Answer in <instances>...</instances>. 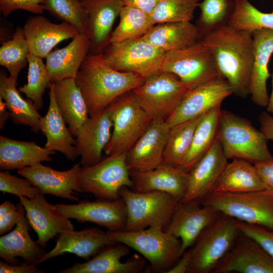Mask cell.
I'll return each instance as SVG.
<instances>
[{
	"instance_id": "6da1fadb",
	"label": "cell",
	"mask_w": 273,
	"mask_h": 273,
	"mask_svg": "<svg viewBox=\"0 0 273 273\" xmlns=\"http://www.w3.org/2000/svg\"><path fill=\"white\" fill-rule=\"evenodd\" d=\"M201 40L212 53L233 94L239 97L247 98L250 95L254 60L252 32L226 24L209 33Z\"/></svg>"
},
{
	"instance_id": "7a4b0ae2",
	"label": "cell",
	"mask_w": 273,
	"mask_h": 273,
	"mask_svg": "<svg viewBox=\"0 0 273 273\" xmlns=\"http://www.w3.org/2000/svg\"><path fill=\"white\" fill-rule=\"evenodd\" d=\"M145 78L115 70L104 61L102 54L88 53L74 79L85 100L89 117L105 109L123 94L141 85Z\"/></svg>"
},
{
	"instance_id": "3957f363",
	"label": "cell",
	"mask_w": 273,
	"mask_h": 273,
	"mask_svg": "<svg viewBox=\"0 0 273 273\" xmlns=\"http://www.w3.org/2000/svg\"><path fill=\"white\" fill-rule=\"evenodd\" d=\"M216 139L228 159H243L254 164L273 157L262 132L249 120L228 110H221Z\"/></svg>"
},
{
	"instance_id": "277c9868",
	"label": "cell",
	"mask_w": 273,
	"mask_h": 273,
	"mask_svg": "<svg viewBox=\"0 0 273 273\" xmlns=\"http://www.w3.org/2000/svg\"><path fill=\"white\" fill-rule=\"evenodd\" d=\"M109 238L141 254L157 272L167 273L181 257V241L159 227L128 231H107Z\"/></svg>"
},
{
	"instance_id": "5b68a950",
	"label": "cell",
	"mask_w": 273,
	"mask_h": 273,
	"mask_svg": "<svg viewBox=\"0 0 273 273\" xmlns=\"http://www.w3.org/2000/svg\"><path fill=\"white\" fill-rule=\"evenodd\" d=\"M201 203L238 221L273 230V192L265 189L241 193L212 192Z\"/></svg>"
},
{
	"instance_id": "8992f818",
	"label": "cell",
	"mask_w": 273,
	"mask_h": 273,
	"mask_svg": "<svg viewBox=\"0 0 273 273\" xmlns=\"http://www.w3.org/2000/svg\"><path fill=\"white\" fill-rule=\"evenodd\" d=\"M107 108L113 126L104 152L107 156L126 154L145 132L152 119L140 106L132 90L119 97Z\"/></svg>"
},
{
	"instance_id": "52a82bcc",
	"label": "cell",
	"mask_w": 273,
	"mask_h": 273,
	"mask_svg": "<svg viewBox=\"0 0 273 273\" xmlns=\"http://www.w3.org/2000/svg\"><path fill=\"white\" fill-rule=\"evenodd\" d=\"M119 196L126 208L124 230L136 231L149 227L162 229L170 221L179 203L172 196L162 192H136L122 187Z\"/></svg>"
},
{
	"instance_id": "ba28073f",
	"label": "cell",
	"mask_w": 273,
	"mask_h": 273,
	"mask_svg": "<svg viewBox=\"0 0 273 273\" xmlns=\"http://www.w3.org/2000/svg\"><path fill=\"white\" fill-rule=\"evenodd\" d=\"M237 221L222 214L202 231L191 248L192 261L188 273L212 272L240 234Z\"/></svg>"
},
{
	"instance_id": "9c48e42d",
	"label": "cell",
	"mask_w": 273,
	"mask_h": 273,
	"mask_svg": "<svg viewBox=\"0 0 273 273\" xmlns=\"http://www.w3.org/2000/svg\"><path fill=\"white\" fill-rule=\"evenodd\" d=\"M161 71L174 74L190 89L224 78L212 53L201 40L165 53Z\"/></svg>"
},
{
	"instance_id": "30bf717a",
	"label": "cell",
	"mask_w": 273,
	"mask_h": 273,
	"mask_svg": "<svg viewBox=\"0 0 273 273\" xmlns=\"http://www.w3.org/2000/svg\"><path fill=\"white\" fill-rule=\"evenodd\" d=\"M190 89L174 74L161 70L146 77L132 92L152 120L166 121Z\"/></svg>"
},
{
	"instance_id": "8fae6325",
	"label": "cell",
	"mask_w": 273,
	"mask_h": 273,
	"mask_svg": "<svg viewBox=\"0 0 273 273\" xmlns=\"http://www.w3.org/2000/svg\"><path fill=\"white\" fill-rule=\"evenodd\" d=\"M126 154L108 155L93 165L82 167L78 177L82 192L90 193L97 199L114 200L120 198L122 187L131 189Z\"/></svg>"
},
{
	"instance_id": "7c38bea8",
	"label": "cell",
	"mask_w": 273,
	"mask_h": 273,
	"mask_svg": "<svg viewBox=\"0 0 273 273\" xmlns=\"http://www.w3.org/2000/svg\"><path fill=\"white\" fill-rule=\"evenodd\" d=\"M165 54L141 37L110 43L102 56L104 62L113 69L146 78L161 70Z\"/></svg>"
},
{
	"instance_id": "4fadbf2b",
	"label": "cell",
	"mask_w": 273,
	"mask_h": 273,
	"mask_svg": "<svg viewBox=\"0 0 273 273\" xmlns=\"http://www.w3.org/2000/svg\"><path fill=\"white\" fill-rule=\"evenodd\" d=\"M221 214L215 208L199 201H180L164 230L180 239L183 255L192 247L202 231Z\"/></svg>"
},
{
	"instance_id": "5bb4252c",
	"label": "cell",
	"mask_w": 273,
	"mask_h": 273,
	"mask_svg": "<svg viewBox=\"0 0 273 273\" xmlns=\"http://www.w3.org/2000/svg\"><path fill=\"white\" fill-rule=\"evenodd\" d=\"M233 94L231 86L224 78L190 89L166 122L171 127L199 116L221 105L222 102Z\"/></svg>"
},
{
	"instance_id": "9a60e30c",
	"label": "cell",
	"mask_w": 273,
	"mask_h": 273,
	"mask_svg": "<svg viewBox=\"0 0 273 273\" xmlns=\"http://www.w3.org/2000/svg\"><path fill=\"white\" fill-rule=\"evenodd\" d=\"M55 205L67 217L74 219L78 222L95 223L111 231L125 229L126 208L121 197L114 200H84L75 204H57Z\"/></svg>"
},
{
	"instance_id": "2e32d148",
	"label": "cell",
	"mask_w": 273,
	"mask_h": 273,
	"mask_svg": "<svg viewBox=\"0 0 273 273\" xmlns=\"http://www.w3.org/2000/svg\"><path fill=\"white\" fill-rule=\"evenodd\" d=\"M273 273V258L254 240L240 234L212 273Z\"/></svg>"
},
{
	"instance_id": "e0dca14e",
	"label": "cell",
	"mask_w": 273,
	"mask_h": 273,
	"mask_svg": "<svg viewBox=\"0 0 273 273\" xmlns=\"http://www.w3.org/2000/svg\"><path fill=\"white\" fill-rule=\"evenodd\" d=\"M81 168L80 163H77L68 170L58 171L40 163L18 169L17 172L29 180L44 195L79 202V198L74 194L82 193L78 181Z\"/></svg>"
},
{
	"instance_id": "ac0fdd59",
	"label": "cell",
	"mask_w": 273,
	"mask_h": 273,
	"mask_svg": "<svg viewBox=\"0 0 273 273\" xmlns=\"http://www.w3.org/2000/svg\"><path fill=\"white\" fill-rule=\"evenodd\" d=\"M25 210V216L30 226L37 235L36 243L42 248L58 234L74 230L70 219L62 213L56 205L50 204L44 194H40L29 199L19 198Z\"/></svg>"
},
{
	"instance_id": "d6986e66",
	"label": "cell",
	"mask_w": 273,
	"mask_h": 273,
	"mask_svg": "<svg viewBox=\"0 0 273 273\" xmlns=\"http://www.w3.org/2000/svg\"><path fill=\"white\" fill-rule=\"evenodd\" d=\"M219 141L216 139L209 150L189 171V183L183 202H200L213 192L228 163Z\"/></svg>"
},
{
	"instance_id": "ffe728a7",
	"label": "cell",
	"mask_w": 273,
	"mask_h": 273,
	"mask_svg": "<svg viewBox=\"0 0 273 273\" xmlns=\"http://www.w3.org/2000/svg\"><path fill=\"white\" fill-rule=\"evenodd\" d=\"M170 129L166 121L152 120L145 132L126 154L129 172L151 170L162 163Z\"/></svg>"
},
{
	"instance_id": "44dd1931",
	"label": "cell",
	"mask_w": 273,
	"mask_h": 273,
	"mask_svg": "<svg viewBox=\"0 0 273 273\" xmlns=\"http://www.w3.org/2000/svg\"><path fill=\"white\" fill-rule=\"evenodd\" d=\"M87 16L89 53L100 54L110 44L112 28L123 5L121 0H80Z\"/></svg>"
},
{
	"instance_id": "7402d4cb",
	"label": "cell",
	"mask_w": 273,
	"mask_h": 273,
	"mask_svg": "<svg viewBox=\"0 0 273 273\" xmlns=\"http://www.w3.org/2000/svg\"><path fill=\"white\" fill-rule=\"evenodd\" d=\"M129 172L133 183L131 189L136 192H164L179 202L187 193L189 172L180 167L162 163L151 170Z\"/></svg>"
},
{
	"instance_id": "603a6c76",
	"label": "cell",
	"mask_w": 273,
	"mask_h": 273,
	"mask_svg": "<svg viewBox=\"0 0 273 273\" xmlns=\"http://www.w3.org/2000/svg\"><path fill=\"white\" fill-rule=\"evenodd\" d=\"M130 248L117 243L107 246L92 259L83 263H75L59 273H138L145 267L146 259L134 254L125 262L121 259L130 254Z\"/></svg>"
},
{
	"instance_id": "cb8c5ba5",
	"label": "cell",
	"mask_w": 273,
	"mask_h": 273,
	"mask_svg": "<svg viewBox=\"0 0 273 273\" xmlns=\"http://www.w3.org/2000/svg\"><path fill=\"white\" fill-rule=\"evenodd\" d=\"M112 121L106 108L99 114L89 117L75 136V148L81 157L82 167L93 165L102 160V153L111 138Z\"/></svg>"
},
{
	"instance_id": "d4e9b609",
	"label": "cell",
	"mask_w": 273,
	"mask_h": 273,
	"mask_svg": "<svg viewBox=\"0 0 273 273\" xmlns=\"http://www.w3.org/2000/svg\"><path fill=\"white\" fill-rule=\"evenodd\" d=\"M116 243L109 238L107 232L99 228L64 231L59 234L54 248L39 259L34 266L66 253L88 260L105 247Z\"/></svg>"
},
{
	"instance_id": "484cf974",
	"label": "cell",
	"mask_w": 273,
	"mask_h": 273,
	"mask_svg": "<svg viewBox=\"0 0 273 273\" xmlns=\"http://www.w3.org/2000/svg\"><path fill=\"white\" fill-rule=\"evenodd\" d=\"M23 28L29 53L42 59L46 58L57 44L73 38L79 33L66 22L54 23L41 15L29 17Z\"/></svg>"
},
{
	"instance_id": "4316f807",
	"label": "cell",
	"mask_w": 273,
	"mask_h": 273,
	"mask_svg": "<svg viewBox=\"0 0 273 273\" xmlns=\"http://www.w3.org/2000/svg\"><path fill=\"white\" fill-rule=\"evenodd\" d=\"M16 207L20 213L19 220L13 231L1 237L0 257L12 265L17 264L16 258L21 257L25 263L34 265L47 252L31 238L22 204L19 202Z\"/></svg>"
},
{
	"instance_id": "83f0119b",
	"label": "cell",
	"mask_w": 273,
	"mask_h": 273,
	"mask_svg": "<svg viewBox=\"0 0 273 273\" xmlns=\"http://www.w3.org/2000/svg\"><path fill=\"white\" fill-rule=\"evenodd\" d=\"M254 60L252 65L250 95L256 105L266 107L269 96L266 82L270 76L268 64L273 53V29L261 28L252 32Z\"/></svg>"
},
{
	"instance_id": "f1b7e54d",
	"label": "cell",
	"mask_w": 273,
	"mask_h": 273,
	"mask_svg": "<svg viewBox=\"0 0 273 273\" xmlns=\"http://www.w3.org/2000/svg\"><path fill=\"white\" fill-rule=\"evenodd\" d=\"M86 34L78 33L63 48L52 51L46 58L51 83L75 79L85 58L89 53Z\"/></svg>"
},
{
	"instance_id": "f546056e",
	"label": "cell",
	"mask_w": 273,
	"mask_h": 273,
	"mask_svg": "<svg viewBox=\"0 0 273 273\" xmlns=\"http://www.w3.org/2000/svg\"><path fill=\"white\" fill-rule=\"evenodd\" d=\"M50 103L46 114L39 122L40 131L46 136L44 148L53 151H58L71 161H74L78 156L75 145V139L69 128L67 127L56 101L53 83L50 87Z\"/></svg>"
},
{
	"instance_id": "4dcf8cb0",
	"label": "cell",
	"mask_w": 273,
	"mask_h": 273,
	"mask_svg": "<svg viewBox=\"0 0 273 273\" xmlns=\"http://www.w3.org/2000/svg\"><path fill=\"white\" fill-rule=\"evenodd\" d=\"M55 151L34 142L20 141L0 136V168L8 171L32 166L52 160Z\"/></svg>"
},
{
	"instance_id": "1f68e13d",
	"label": "cell",
	"mask_w": 273,
	"mask_h": 273,
	"mask_svg": "<svg viewBox=\"0 0 273 273\" xmlns=\"http://www.w3.org/2000/svg\"><path fill=\"white\" fill-rule=\"evenodd\" d=\"M142 37L165 53L185 48L201 40L197 26L191 22L155 24Z\"/></svg>"
},
{
	"instance_id": "d6a6232c",
	"label": "cell",
	"mask_w": 273,
	"mask_h": 273,
	"mask_svg": "<svg viewBox=\"0 0 273 273\" xmlns=\"http://www.w3.org/2000/svg\"><path fill=\"white\" fill-rule=\"evenodd\" d=\"M58 108L72 135L89 117L85 100L74 79H67L53 83Z\"/></svg>"
},
{
	"instance_id": "836d02e7",
	"label": "cell",
	"mask_w": 273,
	"mask_h": 273,
	"mask_svg": "<svg viewBox=\"0 0 273 273\" xmlns=\"http://www.w3.org/2000/svg\"><path fill=\"white\" fill-rule=\"evenodd\" d=\"M17 79L8 76L4 70L0 72V97L6 103L12 121L15 124L28 126L37 133L40 131L39 114L32 100L24 99L17 89Z\"/></svg>"
},
{
	"instance_id": "e575fe53",
	"label": "cell",
	"mask_w": 273,
	"mask_h": 273,
	"mask_svg": "<svg viewBox=\"0 0 273 273\" xmlns=\"http://www.w3.org/2000/svg\"><path fill=\"white\" fill-rule=\"evenodd\" d=\"M265 189L254 164L243 159L228 162L213 192L241 193Z\"/></svg>"
},
{
	"instance_id": "d590c367",
	"label": "cell",
	"mask_w": 273,
	"mask_h": 273,
	"mask_svg": "<svg viewBox=\"0 0 273 273\" xmlns=\"http://www.w3.org/2000/svg\"><path fill=\"white\" fill-rule=\"evenodd\" d=\"M221 105L204 114L196 128L188 154L180 167L189 172L216 139Z\"/></svg>"
},
{
	"instance_id": "8d00e7d4",
	"label": "cell",
	"mask_w": 273,
	"mask_h": 273,
	"mask_svg": "<svg viewBox=\"0 0 273 273\" xmlns=\"http://www.w3.org/2000/svg\"><path fill=\"white\" fill-rule=\"evenodd\" d=\"M203 115L170 127L162 163L180 167L191 148L196 128Z\"/></svg>"
},
{
	"instance_id": "74e56055",
	"label": "cell",
	"mask_w": 273,
	"mask_h": 273,
	"mask_svg": "<svg viewBox=\"0 0 273 273\" xmlns=\"http://www.w3.org/2000/svg\"><path fill=\"white\" fill-rule=\"evenodd\" d=\"M119 17V23L112 33L110 44L141 37L155 25L150 14L131 7L123 6Z\"/></svg>"
},
{
	"instance_id": "f35d334b",
	"label": "cell",
	"mask_w": 273,
	"mask_h": 273,
	"mask_svg": "<svg viewBox=\"0 0 273 273\" xmlns=\"http://www.w3.org/2000/svg\"><path fill=\"white\" fill-rule=\"evenodd\" d=\"M29 50L23 28L18 26L10 40L3 41L0 48V65L17 80L28 63Z\"/></svg>"
},
{
	"instance_id": "ab89813d",
	"label": "cell",
	"mask_w": 273,
	"mask_h": 273,
	"mask_svg": "<svg viewBox=\"0 0 273 273\" xmlns=\"http://www.w3.org/2000/svg\"><path fill=\"white\" fill-rule=\"evenodd\" d=\"M228 24L251 32L261 28L273 29V11L261 12L249 0H234L233 11Z\"/></svg>"
},
{
	"instance_id": "60d3db41",
	"label": "cell",
	"mask_w": 273,
	"mask_h": 273,
	"mask_svg": "<svg viewBox=\"0 0 273 273\" xmlns=\"http://www.w3.org/2000/svg\"><path fill=\"white\" fill-rule=\"evenodd\" d=\"M234 1L203 0L199 3L200 15L197 25L201 39L206 35L228 24L233 11Z\"/></svg>"
},
{
	"instance_id": "b9f144b4",
	"label": "cell",
	"mask_w": 273,
	"mask_h": 273,
	"mask_svg": "<svg viewBox=\"0 0 273 273\" xmlns=\"http://www.w3.org/2000/svg\"><path fill=\"white\" fill-rule=\"evenodd\" d=\"M27 82L19 88V91L32 100L36 108L39 110L43 105L42 97L51 82L42 59L29 53L28 56Z\"/></svg>"
},
{
	"instance_id": "7bdbcfd3",
	"label": "cell",
	"mask_w": 273,
	"mask_h": 273,
	"mask_svg": "<svg viewBox=\"0 0 273 273\" xmlns=\"http://www.w3.org/2000/svg\"><path fill=\"white\" fill-rule=\"evenodd\" d=\"M199 4V0H159L150 15L155 24L190 22Z\"/></svg>"
},
{
	"instance_id": "ee69618b",
	"label": "cell",
	"mask_w": 273,
	"mask_h": 273,
	"mask_svg": "<svg viewBox=\"0 0 273 273\" xmlns=\"http://www.w3.org/2000/svg\"><path fill=\"white\" fill-rule=\"evenodd\" d=\"M44 9L73 26L79 33L86 34L87 16L80 0H46Z\"/></svg>"
},
{
	"instance_id": "f6af8a7d",
	"label": "cell",
	"mask_w": 273,
	"mask_h": 273,
	"mask_svg": "<svg viewBox=\"0 0 273 273\" xmlns=\"http://www.w3.org/2000/svg\"><path fill=\"white\" fill-rule=\"evenodd\" d=\"M0 191L3 194L9 193L19 198L26 197L29 199L42 194L28 179L18 177L5 170L0 172Z\"/></svg>"
},
{
	"instance_id": "bcb514c9",
	"label": "cell",
	"mask_w": 273,
	"mask_h": 273,
	"mask_svg": "<svg viewBox=\"0 0 273 273\" xmlns=\"http://www.w3.org/2000/svg\"><path fill=\"white\" fill-rule=\"evenodd\" d=\"M240 231L256 241L273 258V230L237 220Z\"/></svg>"
},
{
	"instance_id": "7dc6e473",
	"label": "cell",
	"mask_w": 273,
	"mask_h": 273,
	"mask_svg": "<svg viewBox=\"0 0 273 273\" xmlns=\"http://www.w3.org/2000/svg\"><path fill=\"white\" fill-rule=\"evenodd\" d=\"M46 0H0V10L7 17L13 12L22 10L35 14L43 13Z\"/></svg>"
},
{
	"instance_id": "c3c4849f",
	"label": "cell",
	"mask_w": 273,
	"mask_h": 273,
	"mask_svg": "<svg viewBox=\"0 0 273 273\" xmlns=\"http://www.w3.org/2000/svg\"><path fill=\"white\" fill-rule=\"evenodd\" d=\"M265 189L273 192V157L266 161L254 164Z\"/></svg>"
},
{
	"instance_id": "681fc988",
	"label": "cell",
	"mask_w": 273,
	"mask_h": 273,
	"mask_svg": "<svg viewBox=\"0 0 273 273\" xmlns=\"http://www.w3.org/2000/svg\"><path fill=\"white\" fill-rule=\"evenodd\" d=\"M1 273H42L43 271L38 269L36 266L26 263L21 265H12L7 262L0 261Z\"/></svg>"
},
{
	"instance_id": "f907efd6",
	"label": "cell",
	"mask_w": 273,
	"mask_h": 273,
	"mask_svg": "<svg viewBox=\"0 0 273 273\" xmlns=\"http://www.w3.org/2000/svg\"><path fill=\"white\" fill-rule=\"evenodd\" d=\"M159 0H121L123 6L131 7L150 15L152 13Z\"/></svg>"
},
{
	"instance_id": "816d5d0a",
	"label": "cell",
	"mask_w": 273,
	"mask_h": 273,
	"mask_svg": "<svg viewBox=\"0 0 273 273\" xmlns=\"http://www.w3.org/2000/svg\"><path fill=\"white\" fill-rule=\"evenodd\" d=\"M260 130L268 140L273 141V117L267 111H263L258 117Z\"/></svg>"
},
{
	"instance_id": "f5cc1de1",
	"label": "cell",
	"mask_w": 273,
	"mask_h": 273,
	"mask_svg": "<svg viewBox=\"0 0 273 273\" xmlns=\"http://www.w3.org/2000/svg\"><path fill=\"white\" fill-rule=\"evenodd\" d=\"M192 261L191 248L186 250L167 273H188Z\"/></svg>"
},
{
	"instance_id": "db71d44e",
	"label": "cell",
	"mask_w": 273,
	"mask_h": 273,
	"mask_svg": "<svg viewBox=\"0 0 273 273\" xmlns=\"http://www.w3.org/2000/svg\"><path fill=\"white\" fill-rule=\"evenodd\" d=\"M19 215V211L17 208V210L0 217V235L8 232L16 225Z\"/></svg>"
},
{
	"instance_id": "11a10c76",
	"label": "cell",
	"mask_w": 273,
	"mask_h": 273,
	"mask_svg": "<svg viewBox=\"0 0 273 273\" xmlns=\"http://www.w3.org/2000/svg\"><path fill=\"white\" fill-rule=\"evenodd\" d=\"M11 118V114L8 110L6 103L2 98L0 97V128L5 127L6 122Z\"/></svg>"
},
{
	"instance_id": "9f6ffc18",
	"label": "cell",
	"mask_w": 273,
	"mask_h": 273,
	"mask_svg": "<svg viewBox=\"0 0 273 273\" xmlns=\"http://www.w3.org/2000/svg\"><path fill=\"white\" fill-rule=\"evenodd\" d=\"M16 210H17V207L12 202L9 201H5L0 206V217Z\"/></svg>"
},
{
	"instance_id": "6f0895ef",
	"label": "cell",
	"mask_w": 273,
	"mask_h": 273,
	"mask_svg": "<svg viewBox=\"0 0 273 273\" xmlns=\"http://www.w3.org/2000/svg\"><path fill=\"white\" fill-rule=\"evenodd\" d=\"M266 111L269 113L273 114V73L272 75V91L269 97V102L268 105L266 107Z\"/></svg>"
}]
</instances>
